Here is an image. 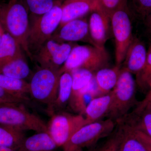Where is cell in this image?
Here are the masks:
<instances>
[{"label": "cell", "mask_w": 151, "mask_h": 151, "mask_svg": "<svg viewBox=\"0 0 151 151\" xmlns=\"http://www.w3.org/2000/svg\"><path fill=\"white\" fill-rule=\"evenodd\" d=\"M72 91L68 104L75 113H78L85 106L83 89L92 81L95 73L88 69L79 68L72 70Z\"/></svg>", "instance_id": "5bb4252c"}, {"label": "cell", "mask_w": 151, "mask_h": 151, "mask_svg": "<svg viewBox=\"0 0 151 151\" xmlns=\"http://www.w3.org/2000/svg\"></svg>", "instance_id": "ab89813d"}, {"label": "cell", "mask_w": 151, "mask_h": 151, "mask_svg": "<svg viewBox=\"0 0 151 151\" xmlns=\"http://www.w3.org/2000/svg\"><path fill=\"white\" fill-rule=\"evenodd\" d=\"M24 132L14 127L0 125V147L19 149L26 138Z\"/></svg>", "instance_id": "603a6c76"}, {"label": "cell", "mask_w": 151, "mask_h": 151, "mask_svg": "<svg viewBox=\"0 0 151 151\" xmlns=\"http://www.w3.org/2000/svg\"><path fill=\"white\" fill-rule=\"evenodd\" d=\"M113 133L118 151H151V138L123 118L116 121Z\"/></svg>", "instance_id": "30bf717a"}, {"label": "cell", "mask_w": 151, "mask_h": 151, "mask_svg": "<svg viewBox=\"0 0 151 151\" xmlns=\"http://www.w3.org/2000/svg\"><path fill=\"white\" fill-rule=\"evenodd\" d=\"M134 10L141 17L147 19L151 15V0H132Z\"/></svg>", "instance_id": "f546056e"}, {"label": "cell", "mask_w": 151, "mask_h": 151, "mask_svg": "<svg viewBox=\"0 0 151 151\" xmlns=\"http://www.w3.org/2000/svg\"><path fill=\"white\" fill-rule=\"evenodd\" d=\"M61 4L60 1H58L50 11L37 17L29 27L27 45L32 57L51 38L59 27L62 17Z\"/></svg>", "instance_id": "277c9868"}, {"label": "cell", "mask_w": 151, "mask_h": 151, "mask_svg": "<svg viewBox=\"0 0 151 151\" xmlns=\"http://www.w3.org/2000/svg\"><path fill=\"white\" fill-rule=\"evenodd\" d=\"M51 116L47 130L58 147L64 145L76 132L86 125L84 116L81 114L61 112Z\"/></svg>", "instance_id": "9c48e42d"}, {"label": "cell", "mask_w": 151, "mask_h": 151, "mask_svg": "<svg viewBox=\"0 0 151 151\" xmlns=\"http://www.w3.org/2000/svg\"><path fill=\"white\" fill-rule=\"evenodd\" d=\"M109 56L105 49L93 45L74 46L65 63L60 68V74L77 68L88 69L95 73L102 68H107Z\"/></svg>", "instance_id": "3957f363"}, {"label": "cell", "mask_w": 151, "mask_h": 151, "mask_svg": "<svg viewBox=\"0 0 151 151\" xmlns=\"http://www.w3.org/2000/svg\"><path fill=\"white\" fill-rule=\"evenodd\" d=\"M72 76L70 71H65L60 76L58 93L56 100L51 108L47 111L52 115L56 110L64 108L69 102L72 91Z\"/></svg>", "instance_id": "44dd1931"}, {"label": "cell", "mask_w": 151, "mask_h": 151, "mask_svg": "<svg viewBox=\"0 0 151 151\" xmlns=\"http://www.w3.org/2000/svg\"><path fill=\"white\" fill-rule=\"evenodd\" d=\"M147 22L148 26L149 29L151 33V15L147 19Z\"/></svg>", "instance_id": "836d02e7"}, {"label": "cell", "mask_w": 151, "mask_h": 151, "mask_svg": "<svg viewBox=\"0 0 151 151\" xmlns=\"http://www.w3.org/2000/svg\"><path fill=\"white\" fill-rule=\"evenodd\" d=\"M59 69L41 68L33 76L30 85V93L36 101L47 106V111L52 107L58 93Z\"/></svg>", "instance_id": "52a82bcc"}, {"label": "cell", "mask_w": 151, "mask_h": 151, "mask_svg": "<svg viewBox=\"0 0 151 151\" xmlns=\"http://www.w3.org/2000/svg\"><path fill=\"white\" fill-rule=\"evenodd\" d=\"M2 8H1V7H0V12H1V9Z\"/></svg>", "instance_id": "74e56055"}, {"label": "cell", "mask_w": 151, "mask_h": 151, "mask_svg": "<svg viewBox=\"0 0 151 151\" xmlns=\"http://www.w3.org/2000/svg\"><path fill=\"white\" fill-rule=\"evenodd\" d=\"M113 97L111 91L108 94L94 97L90 101L86 106L84 114L86 125L106 117L111 108Z\"/></svg>", "instance_id": "e0dca14e"}, {"label": "cell", "mask_w": 151, "mask_h": 151, "mask_svg": "<svg viewBox=\"0 0 151 151\" xmlns=\"http://www.w3.org/2000/svg\"><path fill=\"white\" fill-rule=\"evenodd\" d=\"M57 147L48 133L41 132L26 138L17 151H55Z\"/></svg>", "instance_id": "d6986e66"}, {"label": "cell", "mask_w": 151, "mask_h": 151, "mask_svg": "<svg viewBox=\"0 0 151 151\" xmlns=\"http://www.w3.org/2000/svg\"><path fill=\"white\" fill-rule=\"evenodd\" d=\"M64 0H60V1H64Z\"/></svg>", "instance_id": "f35d334b"}, {"label": "cell", "mask_w": 151, "mask_h": 151, "mask_svg": "<svg viewBox=\"0 0 151 151\" xmlns=\"http://www.w3.org/2000/svg\"><path fill=\"white\" fill-rule=\"evenodd\" d=\"M128 0H97V6L111 18L112 14Z\"/></svg>", "instance_id": "83f0119b"}, {"label": "cell", "mask_w": 151, "mask_h": 151, "mask_svg": "<svg viewBox=\"0 0 151 151\" xmlns=\"http://www.w3.org/2000/svg\"><path fill=\"white\" fill-rule=\"evenodd\" d=\"M136 82L132 73L122 68L116 86L112 90L113 101L106 117L115 122L129 113L138 104L136 97Z\"/></svg>", "instance_id": "7a4b0ae2"}, {"label": "cell", "mask_w": 151, "mask_h": 151, "mask_svg": "<svg viewBox=\"0 0 151 151\" xmlns=\"http://www.w3.org/2000/svg\"><path fill=\"white\" fill-rule=\"evenodd\" d=\"M52 39L60 42H87L93 45L89 34V23L86 19H77L66 23L58 28Z\"/></svg>", "instance_id": "7c38bea8"}, {"label": "cell", "mask_w": 151, "mask_h": 151, "mask_svg": "<svg viewBox=\"0 0 151 151\" xmlns=\"http://www.w3.org/2000/svg\"><path fill=\"white\" fill-rule=\"evenodd\" d=\"M121 67L115 66L112 68H105L97 71L94 79L99 96L108 94L113 89L119 79Z\"/></svg>", "instance_id": "ffe728a7"}, {"label": "cell", "mask_w": 151, "mask_h": 151, "mask_svg": "<svg viewBox=\"0 0 151 151\" xmlns=\"http://www.w3.org/2000/svg\"><path fill=\"white\" fill-rule=\"evenodd\" d=\"M0 86L12 94L27 97L29 94V83L23 79L13 78L0 74Z\"/></svg>", "instance_id": "d4e9b609"}, {"label": "cell", "mask_w": 151, "mask_h": 151, "mask_svg": "<svg viewBox=\"0 0 151 151\" xmlns=\"http://www.w3.org/2000/svg\"><path fill=\"white\" fill-rule=\"evenodd\" d=\"M30 72V69L24 56L11 60L0 68V74L19 79L26 78Z\"/></svg>", "instance_id": "cb8c5ba5"}, {"label": "cell", "mask_w": 151, "mask_h": 151, "mask_svg": "<svg viewBox=\"0 0 151 151\" xmlns=\"http://www.w3.org/2000/svg\"><path fill=\"white\" fill-rule=\"evenodd\" d=\"M4 32V31L3 29H0V43H1V41L2 36L3 33Z\"/></svg>", "instance_id": "e575fe53"}, {"label": "cell", "mask_w": 151, "mask_h": 151, "mask_svg": "<svg viewBox=\"0 0 151 151\" xmlns=\"http://www.w3.org/2000/svg\"><path fill=\"white\" fill-rule=\"evenodd\" d=\"M127 1L124 3L111 17V27L115 42L116 66L121 67L127 50L134 37Z\"/></svg>", "instance_id": "ba28073f"}, {"label": "cell", "mask_w": 151, "mask_h": 151, "mask_svg": "<svg viewBox=\"0 0 151 151\" xmlns=\"http://www.w3.org/2000/svg\"><path fill=\"white\" fill-rule=\"evenodd\" d=\"M73 47L50 39L33 57L42 68L58 70L67 59Z\"/></svg>", "instance_id": "8fae6325"}, {"label": "cell", "mask_w": 151, "mask_h": 151, "mask_svg": "<svg viewBox=\"0 0 151 151\" xmlns=\"http://www.w3.org/2000/svg\"><path fill=\"white\" fill-rule=\"evenodd\" d=\"M27 7L32 13L40 16L50 10L58 1L55 0H24ZM26 7V8H27Z\"/></svg>", "instance_id": "484cf974"}, {"label": "cell", "mask_w": 151, "mask_h": 151, "mask_svg": "<svg viewBox=\"0 0 151 151\" xmlns=\"http://www.w3.org/2000/svg\"><path fill=\"white\" fill-rule=\"evenodd\" d=\"M136 82L143 91L150 89L151 85V47L147 52V60L143 69L136 75Z\"/></svg>", "instance_id": "4316f807"}, {"label": "cell", "mask_w": 151, "mask_h": 151, "mask_svg": "<svg viewBox=\"0 0 151 151\" xmlns=\"http://www.w3.org/2000/svg\"><path fill=\"white\" fill-rule=\"evenodd\" d=\"M3 29L2 27L1 24V23H0V29Z\"/></svg>", "instance_id": "8d00e7d4"}, {"label": "cell", "mask_w": 151, "mask_h": 151, "mask_svg": "<svg viewBox=\"0 0 151 151\" xmlns=\"http://www.w3.org/2000/svg\"><path fill=\"white\" fill-rule=\"evenodd\" d=\"M113 134L101 147L96 151H118L117 139L113 132Z\"/></svg>", "instance_id": "4dcf8cb0"}, {"label": "cell", "mask_w": 151, "mask_h": 151, "mask_svg": "<svg viewBox=\"0 0 151 151\" xmlns=\"http://www.w3.org/2000/svg\"><path fill=\"white\" fill-rule=\"evenodd\" d=\"M144 102L147 103V105H148L149 107L151 108V97L149 96H146L145 98L143 100Z\"/></svg>", "instance_id": "1f68e13d"}, {"label": "cell", "mask_w": 151, "mask_h": 151, "mask_svg": "<svg viewBox=\"0 0 151 151\" xmlns=\"http://www.w3.org/2000/svg\"><path fill=\"white\" fill-rule=\"evenodd\" d=\"M123 118L151 138V108L143 100L138 102L133 111Z\"/></svg>", "instance_id": "ac0fdd59"}, {"label": "cell", "mask_w": 151, "mask_h": 151, "mask_svg": "<svg viewBox=\"0 0 151 151\" xmlns=\"http://www.w3.org/2000/svg\"><path fill=\"white\" fill-rule=\"evenodd\" d=\"M30 101L28 97H21L12 94L6 91L0 86V104L12 103H28Z\"/></svg>", "instance_id": "f1b7e54d"}, {"label": "cell", "mask_w": 151, "mask_h": 151, "mask_svg": "<svg viewBox=\"0 0 151 151\" xmlns=\"http://www.w3.org/2000/svg\"><path fill=\"white\" fill-rule=\"evenodd\" d=\"M89 17V34L93 46L105 49L109 37L111 18L102 10L96 7Z\"/></svg>", "instance_id": "4fadbf2b"}, {"label": "cell", "mask_w": 151, "mask_h": 151, "mask_svg": "<svg viewBox=\"0 0 151 151\" xmlns=\"http://www.w3.org/2000/svg\"><path fill=\"white\" fill-rule=\"evenodd\" d=\"M147 55V52L143 43L134 38L125 55L123 68L137 75L145 65Z\"/></svg>", "instance_id": "2e32d148"}, {"label": "cell", "mask_w": 151, "mask_h": 151, "mask_svg": "<svg viewBox=\"0 0 151 151\" xmlns=\"http://www.w3.org/2000/svg\"><path fill=\"white\" fill-rule=\"evenodd\" d=\"M0 23L5 32L14 39L31 59H33L27 45L29 31L28 15L23 4L18 0H10L0 12Z\"/></svg>", "instance_id": "6da1fadb"}, {"label": "cell", "mask_w": 151, "mask_h": 151, "mask_svg": "<svg viewBox=\"0 0 151 151\" xmlns=\"http://www.w3.org/2000/svg\"><path fill=\"white\" fill-rule=\"evenodd\" d=\"M147 96H149V97H151V85L150 87V89H149L148 92L147 94Z\"/></svg>", "instance_id": "d590c367"}, {"label": "cell", "mask_w": 151, "mask_h": 151, "mask_svg": "<svg viewBox=\"0 0 151 151\" xmlns=\"http://www.w3.org/2000/svg\"><path fill=\"white\" fill-rule=\"evenodd\" d=\"M24 104H0V125L14 127L24 132L32 130L37 133H48L47 124L39 116L28 111Z\"/></svg>", "instance_id": "5b68a950"}, {"label": "cell", "mask_w": 151, "mask_h": 151, "mask_svg": "<svg viewBox=\"0 0 151 151\" xmlns=\"http://www.w3.org/2000/svg\"><path fill=\"white\" fill-rule=\"evenodd\" d=\"M22 50L14 39L4 32L0 43V68L11 60L23 56Z\"/></svg>", "instance_id": "7402d4cb"}, {"label": "cell", "mask_w": 151, "mask_h": 151, "mask_svg": "<svg viewBox=\"0 0 151 151\" xmlns=\"http://www.w3.org/2000/svg\"><path fill=\"white\" fill-rule=\"evenodd\" d=\"M18 149L0 147V151H17Z\"/></svg>", "instance_id": "d6a6232c"}, {"label": "cell", "mask_w": 151, "mask_h": 151, "mask_svg": "<svg viewBox=\"0 0 151 151\" xmlns=\"http://www.w3.org/2000/svg\"><path fill=\"white\" fill-rule=\"evenodd\" d=\"M116 123L112 119L100 120L84 125L62 146L63 151H83L91 148L100 139L113 134Z\"/></svg>", "instance_id": "8992f818"}, {"label": "cell", "mask_w": 151, "mask_h": 151, "mask_svg": "<svg viewBox=\"0 0 151 151\" xmlns=\"http://www.w3.org/2000/svg\"><path fill=\"white\" fill-rule=\"evenodd\" d=\"M97 6V0H64L61 4L62 17L58 28L91 12Z\"/></svg>", "instance_id": "9a60e30c"}]
</instances>
